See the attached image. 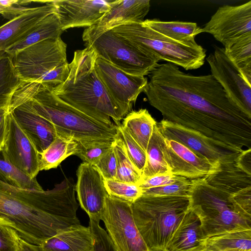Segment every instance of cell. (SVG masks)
<instances>
[{
    "label": "cell",
    "instance_id": "1",
    "mask_svg": "<svg viewBox=\"0 0 251 251\" xmlns=\"http://www.w3.org/2000/svg\"><path fill=\"white\" fill-rule=\"evenodd\" d=\"M143 92L169 121L233 147L251 149V116L211 74L194 75L169 62L149 75Z\"/></svg>",
    "mask_w": 251,
    "mask_h": 251
},
{
    "label": "cell",
    "instance_id": "2",
    "mask_svg": "<svg viewBox=\"0 0 251 251\" xmlns=\"http://www.w3.org/2000/svg\"><path fill=\"white\" fill-rule=\"evenodd\" d=\"M96 57L89 47L75 51L67 77L51 89L63 101L92 119L111 125L112 118L119 125L124 116L95 71Z\"/></svg>",
    "mask_w": 251,
    "mask_h": 251
},
{
    "label": "cell",
    "instance_id": "3",
    "mask_svg": "<svg viewBox=\"0 0 251 251\" xmlns=\"http://www.w3.org/2000/svg\"><path fill=\"white\" fill-rule=\"evenodd\" d=\"M45 191L25 189L0 179V217L11 222L20 237L39 246L80 224L77 217L52 215L43 211Z\"/></svg>",
    "mask_w": 251,
    "mask_h": 251
},
{
    "label": "cell",
    "instance_id": "4",
    "mask_svg": "<svg viewBox=\"0 0 251 251\" xmlns=\"http://www.w3.org/2000/svg\"><path fill=\"white\" fill-rule=\"evenodd\" d=\"M17 91L29 99L38 114L52 123L57 135L72 138L81 145L116 139L118 125L92 119L63 101L50 88L22 82Z\"/></svg>",
    "mask_w": 251,
    "mask_h": 251
},
{
    "label": "cell",
    "instance_id": "5",
    "mask_svg": "<svg viewBox=\"0 0 251 251\" xmlns=\"http://www.w3.org/2000/svg\"><path fill=\"white\" fill-rule=\"evenodd\" d=\"M135 225L149 251L165 249L190 208L189 196H141L131 203Z\"/></svg>",
    "mask_w": 251,
    "mask_h": 251
},
{
    "label": "cell",
    "instance_id": "6",
    "mask_svg": "<svg viewBox=\"0 0 251 251\" xmlns=\"http://www.w3.org/2000/svg\"><path fill=\"white\" fill-rule=\"evenodd\" d=\"M190 208L199 217L205 236L251 229V220L242 216L230 198L233 192L211 185L203 177L192 179Z\"/></svg>",
    "mask_w": 251,
    "mask_h": 251
},
{
    "label": "cell",
    "instance_id": "7",
    "mask_svg": "<svg viewBox=\"0 0 251 251\" xmlns=\"http://www.w3.org/2000/svg\"><path fill=\"white\" fill-rule=\"evenodd\" d=\"M67 45L61 37L48 39L29 46L11 57L23 82L36 83L52 88L67 77Z\"/></svg>",
    "mask_w": 251,
    "mask_h": 251
},
{
    "label": "cell",
    "instance_id": "8",
    "mask_svg": "<svg viewBox=\"0 0 251 251\" xmlns=\"http://www.w3.org/2000/svg\"><path fill=\"white\" fill-rule=\"evenodd\" d=\"M144 52L179 66L197 69L204 63L205 50L197 42L183 43L168 38L143 23H127L111 29Z\"/></svg>",
    "mask_w": 251,
    "mask_h": 251
},
{
    "label": "cell",
    "instance_id": "9",
    "mask_svg": "<svg viewBox=\"0 0 251 251\" xmlns=\"http://www.w3.org/2000/svg\"><path fill=\"white\" fill-rule=\"evenodd\" d=\"M86 47L97 56L122 71L133 75L145 76L157 66L160 59L147 54L112 29L94 36H82Z\"/></svg>",
    "mask_w": 251,
    "mask_h": 251
},
{
    "label": "cell",
    "instance_id": "10",
    "mask_svg": "<svg viewBox=\"0 0 251 251\" xmlns=\"http://www.w3.org/2000/svg\"><path fill=\"white\" fill-rule=\"evenodd\" d=\"M100 220L117 251H149L135 225L131 203L108 195Z\"/></svg>",
    "mask_w": 251,
    "mask_h": 251
},
{
    "label": "cell",
    "instance_id": "11",
    "mask_svg": "<svg viewBox=\"0 0 251 251\" xmlns=\"http://www.w3.org/2000/svg\"><path fill=\"white\" fill-rule=\"evenodd\" d=\"M157 124L165 139L182 144L199 156L214 164L235 162L238 156L245 151L166 120Z\"/></svg>",
    "mask_w": 251,
    "mask_h": 251
},
{
    "label": "cell",
    "instance_id": "12",
    "mask_svg": "<svg viewBox=\"0 0 251 251\" xmlns=\"http://www.w3.org/2000/svg\"><path fill=\"white\" fill-rule=\"evenodd\" d=\"M95 69L107 92L120 108L124 117L148 83L145 76L126 73L97 56Z\"/></svg>",
    "mask_w": 251,
    "mask_h": 251
},
{
    "label": "cell",
    "instance_id": "13",
    "mask_svg": "<svg viewBox=\"0 0 251 251\" xmlns=\"http://www.w3.org/2000/svg\"><path fill=\"white\" fill-rule=\"evenodd\" d=\"M201 30L211 34L224 46L251 33V1L237 6H220Z\"/></svg>",
    "mask_w": 251,
    "mask_h": 251
},
{
    "label": "cell",
    "instance_id": "14",
    "mask_svg": "<svg viewBox=\"0 0 251 251\" xmlns=\"http://www.w3.org/2000/svg\"><path fill=\"white\" fill-rule=\"evenodd\" d=\"M211 75L231 100L251 116V85L243 78L236 67L225 53L224 48L216 46L206 58Z\"/></svg>",
    "mask_w": 251,
    "mask_h": 251
},
{
    "label": "cell",
    "instance_id": "15",
    "mask_svg": "<svg viewBox=\"0 0 251 251\" xmlns=\"http://www.w3.org/2000/svg\"><path fill=\"white\" fill-rule=\"evenodd\" d=\"M1 153L13 165L32 178H35L40 172L39 152L11 112L8 114L7 134Z\"/></svg>",
    "mask_w": 251,
    "mask_h": 251
},
{
    "label": "cell",
    "instance_id": "16",
    "mask_svg": "<svg viewBox=\"0 0 251 251\" xmlns=\"http://www.w3.org/2000/svg\"><path fill=\"white\" fill-rule=\"evenodd\" d=\"M8 111L33 141L39 152L45 150L55 139L57 132L54 126L38 114L29 99L17 90L13 96Z\"/></svg>",
    "mask_w": 251,
    "mask_h": 251
},
{
    "label": "cell",
    "instance_id": "17",
    "mask_svg": "<svg viewBox=\"0 0 251 251\" xmlns=\"http://www.w3.org/2000/svg\"><path fill=\"white\" fill-rule=\"evenodd\" d=\"M76 175L75 190L81 207L90 220L100 222L108 195L103 177L95 166L84 162L78 167Z\"/></svg>",
    "mask_w": 251,
    "mask_h": 251
},
{
    "label": "cell",
    "instance_id": "18",
    "mask_svg": "<svg viewBox=\"0 0 251 251\" xmlns=\"http://www.w3.org/2000/svg\"><path fill=\"white\" fill-rule=\"evenodd\" d=\"M55 7L62 30L90 27L110 9L113 1L103 0H51Z\"/></svg>",
    "mask_w": 251,
    "mask_h": 251
},
{
    "label": "cell",
    "instance_id": "19",
    "mask_svg": "<svg viewBox=\"0 0 251 251\" xmlns=\"http://www.w3.org/2000/svg\"><path fill=\"white\" fill-rule=\"evenodd\" d=\"M164 153L171 173L190 180L213 173L220 164H214L182 144L165 138Z\"/></svg>",
    "mask_w": 251,
    "mask_h": 251
},
{
    "label": "cell",
    "instance_id": "20",
    "mask_svg": "<svg viewBox=\"0 0 251 251\" xmlns=\"http://www.w3.org/2000/svg\"><path fill=\"white\" fill-rule=\"evenodd\" d=\"M150 8L149 0H114L110 10L95 25L86 28L82 36L96 35L127 23H143Z\"/></svg>",
    "mask_w": 251,
    "mask_h": 251
},
{
    "label": "cell",
    "instance_id": "21",
    "mask_svg": "<svg viewBox=\"0 0 251 251\" xmlns=\"http://www.w3.org/2000/svg\"><path fill=\"white\" fill-rule=\"evenodd\" d=\"M32 7L0 26V55L18 42L26 33L48 15L55 12L50 0Z\"/></svg>",
    "mask_w": 251,
    "mask_h": 251
},
{
    "label": "cell",
    "instance_id": "22",
    "mask_svg": "<svg viewBox=\"0 0 251 251\" xmlns=\"http://www.w3.org/2000/svg\"><path fill=\"white\" fill-rule=\"evenodd\" d=\"M207 239L198 216L190 208L170 239L166 251H199Z\"/></svg>",
    "mask_w": 251,
    "mask_h": 251
},
{
    "label": "cell",
    "instance_id": "23",
    "mask_svg": "<svg viewBox=\"0 0 251 251\" xmlns=\"http://www.w3.org/2000/svg\"><path fill=\"white\" fill-rule=\"evenodd\" d=\"M40 251H93L89 226H73L48 239L38 246Z\"/></svg>",
    "mask_w": 251,
    "mask_h": 251
},
{
    "label": "cell",
    "instance_id": "24",
    "mask_svg": "<svg viewBox=\"0 0 251 251\" xmlns=\"http://www.w3.org/2000/svg\"><path fill=\"white\" fill-rule=\"evenodd\" d=\"M63 31L57 14L52 13L39 22L5 52L11 57L24 49L42 41L61 37Z\"/></svg>",
    "mask_w": 251,
    "mask_h": 251
},
{
    "label": "cell",
    "instance_id": "25",
    "mask_svg": "<svg viewBox=\"0 0 251 251\" xmlns=\"http://www.w3.org/2000/svg\"><path fill=\"white\" fill-rule=\"evenodd\" d=\"M164 145L165 138L156 123L146 151L147 160L142 180L157 175L171 173L165 155Z\"/></svg>",
    "mask_w": 251,
    "mask_h": 251
},
{
    "label": "cell",
    "instance_id": "26",
    "mask_svg": "<svg viewBox=\"0 0 251 251\" xmlns=\"http://www.w3.org/2000/svg\"><path fill=\"white\" fill-rule=\"evenodd\" d=\"M156 123L146 109H140L126 115L121 126L146 151Z\"/></svg>",
    "mask_w": 251,
    "mask_h": 251
},
{
    "label": "cell",
    "instance_id": "27",
    "mask_svg": "<svg viewBox=\"0 0 251 251\" xmlns=\"http://www.w3.org/2000/svg\"><path fill=\"white\" fill-rule=\"evenodd\" d=\"M79 144L72 138L57 135L51 144L39 152L40 171L56 168L62 161L79 150Z\"/></svg>",
    "mask_w": 251,
    "mask_h": 251
},
{
    "label": "cell",
    "instance_id": "28",
    "mask_svg": "<svg viewBox=\"0 0 251 251\" xmlns=\"http://www.w3.org/2000/svg\"><path fill=\"white\" fill-rule=\"evenodd\" d=\"M200 251H251V229L232 231L208 237Z\"/></svg>",
    "mask_w": 251,
    "mask_h": 251
},
{
    "label": "cell",
    "instance_id": "29",
    "mask_svg": "<svg viewBox=\"0 0 251 251\" xmlns=\"http://www.w3.org/2000/svg\"><path fill=\"white\" fill-rule=\"evenodd\" d=\"M144 23L152 30L175 41L190 43L202 32L195 23L180 21L164 22L157 19L145 20Z\"/></svg>",
    "mask_w": 251,
    "mask_h": 251
},
{
    "label": "cell",
    "instance_id": "30",
    "mask_svg": "<svg viewBox=\"0 0 251 251\" xmlns=\"http://www.w3.org/2000/svg\"><path fill=\"white\" fill-rule=\"evenodd\" d=\"M22 82L11 57L6 53L0 55V108H9L13 96Z\"/></svg>",
    "mask_w": 251,
    "mask_h": 251
},
{
    "label": "cell",
    "instance_id": "31",
    "mask_svg": "<svg viewBox=\"0 0 251 251\" xmlns=\"http://www.w3.org/2000/svg\"><path fill=\"white\" fill-rule=\"evenodd\" d=\"M224 47L225 54L239 72L251 68V33L231 41Z\"/></svg>",
    "mask_w": 251,
    "mask_h": 251
},
{
    "label": "cell",
    "instance_id": "32",
    "mask_svg": "<svg viewBox=\"0 0 251 251\" xmlns=\"http://www.w3.org/2000/svg\"><path fill=\"white\" fill-rule=\"evenodd\" d=\"M0 179L18 188L42 190L36 177L32 178L16 167L0 152Z\"/></svg>",
    "mask_w": 251,
    "mask_h": 251
},
{
    "label": "cell",
    "instance_id": "33",
    "mask_svg": "<svg viewBox=\"0 0 251 251\" xmlns=\"http://www.w3.org/2000/svg\"><path fill=\"white\" fill-rule=\"evenodd\" d=\"M117 167L115 179L129 183L139 184L142 176L127 155L121 141L116 137L114 144Z\"/></svg>",
    "mask_w": 251,
    "mask_h": 251
},
{
    "label": "cell",
    "instance_id": "34",
    "mask_svg": "<svg viewBox=\"0 0 251 251\" xmlns=\"http://www.w3.org/2000/svg\"><path fill=\"white\" fill-rule=\"evenodd\" d=\"M117 138L122 143L127 155L142 176L147 160L146 151L123 128L121 124L118 125Z\"/></svg>",
    "mask_w": 251,
    "mask_h": 251
},
{
    "label": "cell",
    "instance_id": "35",
    "mask_svg": "<svg viewBox=\"0 0 251 251\" xmlns=\"http://www.w3.org/2000/svg\"><path fill=\"white\" fill-rule=\"evenodd\" d=\"M104 184L109 196L131 203L142 195V189L138 184L116 179H104Z\"/></svg>",
    "mask_w": 251,
    "mask_h": 251
},
{
    "label": "cell",
    "instance_id": "36",
    "mask_svg": "<svg viewBox=\"0 0 251 251\" xmlns=\"http://www.w3.org/2000/svg\"><path fill=\"white\" fill-rule=\"evenodd\" d=\"M115 140L95 142L85 145L79 143V150L75 155L81 159L84 163L95 166L100 158L113 146Z\"/></svg>",
    "mask_w": 251,
    "mask_h": 251
},
{
    "label": "cell",
    "instance_id": "37",
    "mask_svg": "<svg viewBox=\"0 0 251 251\" xmlns=\"http://www.w3.org/2000/svg\"><path fill=\"white\" fill-rule=\"evenodd\" d=\"M192 181L184 177L174 183L142 190L143 196H189Z\"/></svg>",
    "mask_w": 251,
    "mask_h": 251
},
{
    "label": "cell",
    "instance_id": "38",
    "mask_svg": "<svg viewBox=\"0 0 251 251\" xmlns=\"http://www.w3.org/2000/svg\"><path fill=\"white\" fill-rule=\"evenodd\" d=\"M95 166L100 171L104 179H115L117 161L113 146L99 160Z\"/></svg>",
    "mask_w": 251,
    "mask_h": 251
},
{
    "label": "cell",
    "instance_id": "39",
    "mask_svg": "<svg viewBox=\"0 0 251 251\" xmlns=\"http://www.w3.org/2000/svg\"><path fill=\"white\" fill-rule=\"evenodd\" d=\"M20 239L15 229L0 225V251H19Z\"/></svg>",
    "mask_w": 251,
    "mask_h": 251
},
{
    "label": "cell",
    "instance_id": "40",
    "mask_svg": "<svg viewBox=\"0 0 251 251\" xmlns=\"http://www.w3.org/2000/svg\"><path fill=\"white\" fill-rule=\"evenodd\" d=\"M182 177L171 173L159 174L143 179L138 185L142 190L157 187L174 183Z\"/></svg>",
    "mask_w": 251,
    "mask_h": 251
},
{
    "label": "cell",
    "instance_id": "41",
    "mask_svg": "<svg viewBox=\"0 0 251 251\" xmlns=\"http://www.w3.org/2000/svg\"><path fill=\"white\" fill-rule=\"evenodd\" d=\"M9 111L8 108H0V152L1 151L8 131Z\"/></svg>",
    "mask_w": 251,
    "mask_h": 251
},
{
    "label": "cell",
    "instance_id": "42",
    "mask_svg": "<svg viewBox=\"0 0 251 251\" xmlns=\"http://www.w3.org/2000/svg\"><path fill=\"white\" fill-rule=\"evenodd\" d=\"M236 163L241 169L251 175V149L244 151L238 156Z\"/></svg>",
    "mask_w": 251,
    "mask_h": 251
},
{
    "label": "cell",
    "instance_id": "43",
    "mask_svg": "<svg viewBox=\"0 0 251 251\" xmlns=\"http://www.w3.org/2000/svg\"><path fill=\"white\" fill-rule=\"evenodd\" d=\"M29 7L21 5H15L11 7H5L0 3V14L4 18L10 20L18 15L27 10Z\"/></svg>",
    "mask_w": 251,
    "mask_h": 251
},
{
    "label": "cell",
    "instance_id": "44",
    "mask_svg": "<svg viewBox=\"0 0 251 251\" xmlns=\"http://www.w3.org/2000/svg\"><path fill=\"white\" fill-rule=\"evenodd\" d=\"M19 251H40L38 246L29 243L21 238Z\"/></svg>",
    "mask_w": 251,
    "mask_h": 251
},
{
    "label": "cell",
    "instance_id": "45",
    "mask_svg": "<svg viewBox=\"0 0 251 251\" xmlns=\"http://www.w3.org/2000/svg\"><path fill=\"white\" fill-rule=\"evenodd\" d=\"M0 225H4L10 226L14 229V225L10 222L0 217Z\"/></svg>",
    "mask_w": 251,
    "mask_h": 251
},
{
    "label": "cell",
    "instance_id": "46",
    "mask_svg": "<svg viewBox=\"0 0 251 251\" xmlns=\"http://www.w3.org/2000/svg\"><path fill=\"white\" fill-rule=\"evenodd\" d=\"M149 251H166L165 249H154L153 250H150Z\"/></svg>",
    "mask_w": 251,
    "mask_h": 251
},
{
    "label": "cell",
    "instance_id": "47",
    "mask_svg": "<svg viewBox=\"0 0 251 251\" xmlns=\"http://www.w3.org/2000/svg\"></svg>",
    "mask_w": 251,
    "mask_h": 251
}]
</instances>
